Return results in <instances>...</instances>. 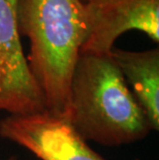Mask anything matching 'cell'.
I'll return each mask as SVG.
<instances>
[{
    "instance_id": "6da1fadb",
    "label": "cell",
    "mask_w": 159,
    "mask_h": 160,
    "mask_svg": "<svg viewBox=\"0 0 159 160\" xmlns=\"http://www.w3.org/2000/svg\"><path fill=\"white\" fill-rule=\"evenodd\" d=\"M64 115L84 141L103 146L131 144L153 130L111 55L80 54Z\"/></svg>"
},
{
    "instance_id": "7a4b0ae2",
    "label": "cell",
    "mask_w": 159,
    "mask_h": 160,
    "mask_svg": "<svg viewBox=\"0 0 159 160\" xmlns=\"http://www.w3.org/2000/svg\"><path fill=\"white\" fill-rule=\"evenodd\" d=\"M20 35L29 39L26 58L46 110L64 114L74 65L88 34L82 0H19Z\"/></svg>"
},
{
    "instance_id": "3957f363",
    "label": "cell",
    "mask_w": 159,
    "mask_h": 160,
    "mask_svg": "<svg viewBox=\"0 0 159 160\" xmlns=\"http://www.w3.org/2000/svg\"><path fill=\"white\" fill-rule=\"evenodd\" d=\"M0 137L24 147L40 160H104L74 130L64 114L49 111L8 115Z\"/></svg>"
},
{
    "instance_id": "277c9868",
    "label": "cell",
    "mask_w": 159,
    "mask_h": 160,
    "mask_svg": "<svg viewBox=\"0 0 159 160\" xmlns=\"http://www.w3.org/2000/svg\"><path fill=\"white\" fill-rule=\"evenodd\" d=\"M18 3L19 0H0V111L9 115L46 111L42 93L23 51Z\"/></svg>"
},
{
    "instance_id": "5b68a950",
    "label": "cell",
    "mask_w": 159,
    "mask_h": 160,
    "mask_svg": "<svg viewBox=\"0 0 159 160\" xmlns=\"http://www.w3.org/2000/svg\"><path fill=\"white\" fill-rule=\"evenodd\" d=\"M88 34L81 53L110 55L124 32L138 30L158 43L159 0H88Z\"/></svg>"
},
{
    "instance_id": "8992f818",
    "label": "cell",
    "mask_w": 159,
    "mask_h": 160,
    "mask_svg": "<svg viewBox=\"0 0 159 160\" xmlns=\"http://www.w3.org/2000/svg\"><path fill=\"white\" fill-rule=\"evenodd\" d=\"M111 57L147 116L152 129L159 127V50L133 52L113 48Z\"/></svg>"
},
{
    "instance_id": "52a82bcc",
    "label": "cell",
    "mask_w": 159,
    "mask_h": 160,
    "mask_svg": "<svg viewBox=\"0 0 159 160\" xmlns=\"http://www.w3.org/2000/svg\"><path fill=\"white\" fill-rule=\"evenodd\" d=\"M5 160H17V158L16 157H9V158L5 159Z\"/></svg>"
},
{
    "instance_id": "ba28073f",
    "label": "cell",
    "mask_w": 159,
    "mask_h": 160,
    "mask_svg": "<svg viewBox=\"0 0 159 160\" xmlns=\"http://www.w3.org/2000/svg\"><path fill=\"white\" fill-rule=\"evenodd\" d=\"M82 1H83L84 3H85V2H87V1H88V0H82Z\"/></svg>"
}]
</instances>
